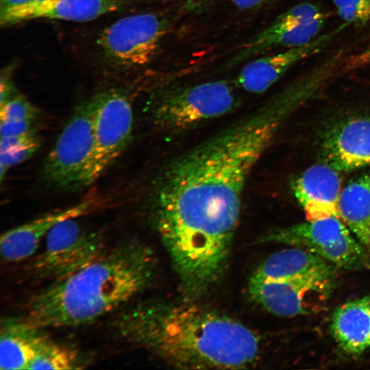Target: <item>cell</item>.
<instances>
[{
    "label": "cell",
    "instance_id": "3957f363",
    "mask_svg": "<svg viewBox=\"0 0 370 370\" xmlns=\"http://www.w3.org/2000/svg\"><path fill=\"white\" fill-rule=\"evenodd\" d=\"M156 268L153 252L147 245L124 240L76 273L33 295L25 318L42 328L89 324L149 288Z\"/></svg>",
    "mask_w": 370,
    "mask_h": 370
},
{
    "label": "cell",
    "instance_id": "6da1fadb",
    "mask_svg": "<svg viewBox=\"0 0 370 370\" xmlns=\"http://www.w3.org/2000/svg\"><path fill=\"white\" fill-rule=\"evenodd\" d=\"M291 109L275 97L160 173L152 219L184 297L204 296L223 276L248 178Z\"/></svg>",
    "mask_w": 370,
    "mask_h": 370
},
{
    "label": "cell",
    "instance_id": "44dd1931",
    "mask_svg": "<svg viewBox=\"0 0 370 370\" xmlns=\"http://www.w3.org/2000/svg\"><path fill=\"white\" fill-rule=\"evenodd\" d=\"M88 362L77 349L48 338L40 347L29 369H79Z\"/></svg>",
    "mask_w": 370,
    "mask_h": 370
},
{
    "label": "cell",
    "instance_id": "4fadbf2b",
    "mask_svg": "<svg viewBox=\"0 0 370 370\" xmlns=\"http://www.w3.org/2000/svg\"><path fill=\"white\" fill-rule=\"evenodd\" d=\"M291 188L307 221L338 217L341 178L332 166L324 163L308 167L291 182Z\"/></svg>",
    "mask_w": 370,
    "mask_h": 370
},
{
    "label": "cell",
    "instance_id": "277c9868",
    "mask_svg": "<svg viewBox=\"0 0 370 370\" xmlns=\"http://www.w3.org/2000/svg\"><path fill=\"white\" fill-rule=\"evenodd\" d=\"M236 103L232 86L217 80L166 90L154 99L148 113L156 127L176 133L220 118Z\"/></svg>",
    "mask_w": 370,
    "mask_h": 370
},
{
    "label": "cell",
    "instance_id": "ba28073f",
    "mask_svg": "<svg viewBox=\"0 0 370 370\" xmlns=\"http://www.w3.org/2000/svg\"><path fill=\"white\" fill-rule=\"evenodd\" d=\"M93 98L95 146L86 186L99 179L125 149L134 123L132 103L125 92L110 90Z\"/></svg>",
    "mask_w": 370,
    "mask_h": 370
},
{
    "label": "cell",
    "instance_id": "9c48e42d",
    "mask_svg": "<svg viewBox=\"0 0 370 370\" xmlns=\"http://www.w3.org/2000/svg\"><path fill=\"white\" fill-rule=\"evenodd\" d=\"M168 28L166 19L159 14H136L104 29L97 43L107 57L121 66H143L156 56Z\"/></svg>",
    "mask_w": 370,
    "mask_h": 370
},
{
    "label": "cell",
    "instance_id": "f1b7e54d",
    "mask_svg": "<svg viewBox=\"0 0 370 370\" xmlns=\"http://www.w3.org/2000/svg\"><path fill=\"white\" fill-rule=\"evenodd\" d=\"M32 0H1L0 12L29 3Z\"/></svg>",
    "mask_w": 370,
    "mask_h": 370
},
{
    "label": "cell",
    "instance_id": "83f0119b",
    "mask_svg": "<svg viewBox=\"0 0 370 370\" xmlns=\"http://www.w3.org/2000/svg\"><path fill=\"white\" fill-rule=\"evenodd\" d=\"M267 0H231L232 3L239 10H247L262 5Z\"/></svg>",
    "mask_w": 370,
    "mask_h": 370
},
{
    "label": "cell",
    "instance_id": "7402d4cb",
    "mask_svg": "<svg viewBox=\"0 0 370 370\" xmlns=\"http://www.w3.org/2000/svg\"><path fill=\"white\" fill-rule=\"evenodd\" d=\"M338 16L347 25L362 27L370 21V0H332Z\"/></svg>",
    "mask_w": 370,
    "mask_h": 370
},
{
    "label": "cell",
    "instance_id": "8fae6325",
    "mask_svg": "<svg viewBox=\"0 0 370 370\" xmlns=\"http://www.w3.org/2000/svg\"><path fill=\"white\" fill-rule=\"evenodd\" d=\"M324 163L338 171H350L370 165V116L343 119L323 136Z\"/></svg>",
    "mask_w": 370,
    "mask_h": 370
},
{
    "label": "cell",
    "instance_id": "8992f818",
    "mask_svg": "<svg viewBox=\"0 0 370 370\" xmlns=\"http://www.w3.org/2000/svg\"><path fill=\"white\" fill-rule=\"evenodd\" d=\"M42 251L28 264V276L36 281L62 280L89 264L108 249L99 232L83 227L76 219L65 220L45 236Z\"/></svg>",
    "mask_w": 370,
    "mask_h": 370
},
{
    "label": "cell",
    "instance_id": "f546056e",
    "mask_svg": "<svg viewBox=\"0 0 370 370\" xmlns=\"http://www.w3.org/2000/svg\"><path fill=\"white\" fill-rule=\"evenodd\" d=\"M48 0H32L28 4H38L45 1H47ZM27 5V4H26ZM22 6V5H21Z\"/></svg>",
    "mask_w": 370,
    "mask_h": 370
},
{
    "label": "cell",
    "instance_id": "ac0fdd59",
    "mask_svg": "<svg viewBox=\"0 0 370 370\" xmlns=\"http://www.w3.org/2000/svg\"><path fill=\"white\" fill-rule=\"evenodd\" d=\"M331 332L341 348L360 355L370 348V295L338 307L332 317Z\"/></svg>",
    "mask_w": 370,
    "mask_h": 370
},
{
    "label": "cell",
    "instance_id": "2e32d148",
    "mask_svg": "<svg viewBox=\"0 0 370 370\" xmlns=\"http://www.w3.org/2000/svg\"><path fill=\"white\" fill-rule=\"evenodd\" d=\"M25 318H5L0 328V369H29L40 347L49 338Z\"/></svg>",
    "mask_w": 370,
    "mask_h": 370
},
{
    "label": "cell",
    "instance_id": "d4e9b609",
    "mask_svg": "<svg viewBox=\"0 0 370 370\" xmlns=\"http://www.w3.org/2000/svg\"><path fill=\"white\" fill-rule=\"evenodd\" d=\"M33 121H0L1 137L22 134L31 130Z\"/></svg>",
    "mask_w": 370,
    "mask_h": 370
},
{
    "label": "cell",
    "instance_id": "484cf974",
    "mask_svg": "<svg viewBox=\"0 0 370 370\" xmlns=\"http://www.w3.org/2000/svg\"><path fill=\"white\" fill-rule=\"evenodd\" d=\"M370 64V44L362 51L352 56L344 62L343 69L351 70Z\"/></svg>",
    "mask_w": 370,
    "mask_h": 370
},
{
    "label": "cell",
    "instance_id": "30bf717a",
    "mask_svg": "<svg viewBox=\"0 0 370 370\" xmlns=\"http://www.w3.org/2000/svg\"><path fill=\"white\" fill-rule=\"evenodd\" d=\"M334 279L299 278L266 280L250 277L249 297L268 312L291 317L308 314L331 293Z\"/></svg>",
    "mask_w": 370,
    "mask_h": 370
},
{
    "label": "cell",
    "instance_id": "7c38bea8",
    "mask_svg": "<svg viewBox=\"0 0 370 370\" xmlns=\"http://www.w3.org/2000/svg\"><path fill=\"white\" fill-rule=\"evenodd\" d=\"M346 25L344 23L332 32L319 36L306 45L251 61L238 73L237 84L251 93L265 92L295 64L322 51Z\"/></svg>",
    "mask_w": 370,
    "mask_h": 370
},
{
    "label": "cell",
    "instance_id": "cb8c5ba5",
    "mask_svg": "<svg viewBox=\"0 0 370 370\" xmlns=\"http://www.w3.org/2000/svg\"><path fill=\"white\" fill-rule=\"evenodd\" d=\"M325 15L321 8L311 2L298 3L280 14L273 22L278 25H295Z\"/></svg>",
    "mask_w": 370,
    "mask_h": 370
},
{
    "label": "cell",
    "instance_id": "603a6c76",
    "mask_svg": "<svg viewBox=\"0 0 370 370\" xmlns=\"http://www.w3.org/2000/svg\"><path fill=\"white\" fill-rule=\"evenodd\" d=\"M36 114V108L21 95L12 96L1 103V121H33Z\"/></svg>",
    "mask_w": 370,
    "mask_h": 370
},
{
    "label": "cell",
    "instance_id": "52a82bcc",
    "mask_svg": "<svg viewBox=\"0 0 370 370\" xmlns=\"http://www.w3.org/2000/svg\"><path fill=\"white\" fill-rule=\"evenodd\" d=\"M355 238L341 219L331 217L280 228L261 239L302 248L334 266L354 270L367 264L363 245Z\"/></svg>",
    "mask_w": 370,
    "mask_h": 370
},
{
    "label": "cell",
    "instance_id": "e0dca14e",
    "mask_svg": "<svg viewBox=\"0 0 370 370\" xmlns=\"http://www.w3.org/2000/svg\"><path fill=\"white\" fill-rule=\"evenodd\" d=\"M334 266L308 250L293 247L269 256L251 276L266 280L312 277L334 279Z\"/></svg>",
    "mask_w": 370,
    "mask_h": 370
},
{
    "label": "cell",
    "instance_id": "ffe728a7",
    "mask_svg": "<svg viewBox=\"0 0 370 370\" xmlns=\"http://www.w3.org/2000/svg\"><path fill=\"white\" fill-rule=\"evenodd\" d=\"M338 213L356 239L370 247V170L350 180L342 189Z\"/></svg>",
    "mask_w": 370,
    "mask_h": 370
},
{
    "label": "cell",
    "instance_id": "5bb4252c",
    "mask_svg": "<svg viewBox=\"0 0 370 370\" xmlns=\"http://www.w3.org/2000/svg\"><path fill=\"white\" fill-rule=\"evenodd\" d=\"M94 201L87 200L55 210L12 228L1 236V258L5 263L18 262L32 256L42 239L58 223L77 219L92 210Z\"/></svg>",
    "mask_w": 370,
    "mask_h": 370
},
{
    "label": "cell",
    "instance_id": "7a4b0ae2",
    "mask_svg": "<svg viewBox=\"0 0 370 370\" xmlns=\"http://www.w3.org/2000/svg\"><path fill=\"white\" fill-rule=\"evenodd\" d=\"M111 325L121 340L177 368L244 369L260 356L251 330L193 301L138 303L119 312Z\"/></svg>",
    "mask_w": 370,
    "mask_h": 370
},
{
    "label": "cell",
    "instance_id": "5b68a950",
    "mask_svg": "<svg viewBox=\"0 0 370 370\" xmlns=\"http://www.w3.org/2000/svg\"><path fill=\"white\" fill-rule=\"evenodd\" d=\"M95 108L93 97L77 106L44 160L42 177L55 188L73 191L86 186L95 146Z\"/></svg>",
    "mask_w": 370,
    "mask_h": 370
},
{
    "label": "cell",
    "instance_id": "9a60e30c",
    "mask_svg": "<svg viewBox=\"0 0 370 370\" xmlns=\"http://www.w3.org/2000/svg\"><path fill=\"white\" fill-rule=\"evenodd\" d=\"M121 4L119 0H48L1 12L0 23L8 25L40 18L89 21L120 9Z\"/></svg>",
    "mask_w": 370,
    "mask_h": 370
},
{
    "label": "cell",
    "instance_id": "d6986e66",
    "mask_svg": "<svg viewBox=\"0 0 370 370\" xmlns=\"http://www.w3.org/2000/svg\"><path fill=\"white\" fill-rule=\"evenodd\" d=\"M325 15L308 22L295 25H278L273 23L245 44L234 58V62L257 54L272 47H299L314 40L323 28Z\"/></svg>",
    "mask_w": 370,
    "mask_h": 370
},
{
    "label": "cell",
    "instance_id": "4316f807",
    "mask_svg": "<svg viewBox=\"0 0 370 370\" xmlns=\"http://www.w3.org/2000/svg\"><path fill=\"white\" fill-rule=\"evenodd\" d=\"M184 8L191 12H199L206 8L212 0H181Z\"/></svg>",
    "mask_w": 370,
    "mask_h": 370
}]
</instances>
